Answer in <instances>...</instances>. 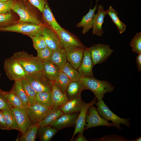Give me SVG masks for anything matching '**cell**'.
<instances>
[{"instance_id": "obj_2", "label": "cell", "mask_w": 141, "mask_h": 141, "mask_svg": "<svg viewBox=\"0 0 141 141\" xmlns=\"http://www.w3.org/2000/svg\"><path fill=\"white\" fill-rule=\"evenodd\" d=\"M80 81L86 90H89L93 93L97 101L102 99L105 93L111 92L114 88L109 82L106 80H99L94 77H82Z\"/></svg>"}, {"instance_id": "obj_24", "label": "cell", "mask_w": 141, "mask_h": 141, "mask_svg": "<svg viewBox=\"0 0 141 141\" xmlns=\"http://www.w3.org/2000/svg\"><path fill=\"white\" fill-rule=\"evenodd\" d=\"M86 90L80 81H71L66 91V95L69 100L81 95L82 91Z\"/></svg>"}, {"instance_id": "obj_3", "label": "cell", "mask_w": 141, "mask_h": 141, "mask_svg": "<svg viewBox=\"0 0 141 141\" xmlns=\"http://www.w3.org/2000/svg\"><path fill=\"white\" fill-rule=\"evenodd\" d=\"M12 56L29 74L42 71L44 62L37 56L24 51L15 52Z\"/></svg>"}, {"instance_id": "obj_52", "label": "cell", "mask_w": 141, "mask_h": 141, "mask_svg": "<svg viewBox=\"0 0 141 141\" xmlns=\"http://www.w3.org/2000/svg\"></svg>"}, {"instance_id": "obj_44", "label": "cell", "mask_w": 141, "mask_h": 141, "mask_svg": "<svg viewBox=\"0 0 141 141\" xmlns=\"http://www.w3.org/2000/svg\"><path fill=\"white\" fill-rule=\"evenodd\" d=\"M11 108L5 97L3 91L0 89V110L2 111L10 109Z\"/></svg>"}, {"instance_id": "obj_7", "label": "cell", "mask_w": 141, "mask_h": 141, "mask_svg": "<svg viewBox=\"0 0 141 141\" xmlns=\"http://www.w3.org/2000/svg\"><path fill=\"white\" fill-rule=\"evenodd\" d=\"M27 79L36 93L52 90L53 82L48 79L42 71L29 74Z\"/></svg>"}, {"instance_id": "obj_9", "label": "cell", "mask_w": 141, "mask_h": 141, "mask_svg": "<svg viewBox=\"0 0 141 141\" xmlns=\"http://www.w3.org/2000/svg\"><path fill=\"white\" fill-rule=\"evenodd\" d=\"M60 38V46L65 49L72 46L79 47L84 49L86 47L78 37L63 28L62 30L55 31Z\"/></svg>"}, {"instance_id": "obj_50", "label": "cell", "mask_w": 141, "mask_h": 141, "mask_svg": "<svg viewBox=\"0 0 141 141\" xmlns=\"http://www.w3.org/2000/svg\"><path fill=\"white\" fill-rule=\"evenodd\" d=\"M21 0L23 1H24L25 2H27L28 1V0Z\"/></svg>"}, {"instance_id": "obj_51", "label": "cell", "mask_w": 141, "mask_h": 141, "mask_svg": "<svg viewBox=\"0 0 141 141\" xmlns=\"http://www.w3.org/2000/svg\"><path fill=\"white\" fill-rule=\"evenodd\" d=\"M96 1L97 2H98V0H96Z\"/></svg>"}, {"instance_id": "obj_43", "label": "cell", "mask_w": 141, "mask_h": 141, "mask_svg": "<svg viewBox=\"0 0 141 141\" xmlns=\"http://www.w3.org/2000/svg\"><path fill=\"white\" fill-rule=\"evenodd\" d=\"M33 6L36 8L42 13L45 3L48 0H28Z\"/></svg>"}, {"instance_id": "obj_32", "label": "cell", "mask_w": 141, "mask_h": 141, "mask_svg": "<svg viewBox=\"0 0 141 141\" xmlns=\"http://www.w3.org/2000/svg\"><path fill=\"white\" fill-rule=\"evenodd\" d=\"M70 81L69 78L63 72L60 71L53 82V84L62 93L66 94L67 88Z\"/></svg>"}, {"instance_id": "obj_34", "label": "cell", "mask_w": 141, "mask_h": 141, "mask_svg": "<svg viewBox=\"0 0 141 141\" xmlns=\"http://www.w3.org/2000/svg\"><path fill=\"white\" fill-rule=\"evenodd\" d=\"M35 99L37 103L47 107H53L51 91L37 92Z\"/></svg>"}, {"instance_id": "obj_36", "label": "cell", "mask_w": 141, "mask_h": 141, "mask_svg": "<svg viewBox=\"0 0 141 141\" xmlns=\"http://www.w3.org/2000/svg\"><path fill=\"white\" fill-rule=\"evenodd\" d=\"M3 92L8 103L12 107L25 108L20 99L11 90L9 92L3 91Z\"/></svg>"}, {"instance_id": "obj_1", "label": "cell", "mask_w": 141, "mask_h": 141, "mask_svg": "<svg viewBox=\"0 0 141 141\" xmlns=\"http://www.w3.org/2000/svg\"><path fill=\"white\" fill-rule=\"evenodd\" d=\"M11 10L19 16L18 22H30L38 25L43 24L42 14H41L42 13L28 1L14 0Z\"/></svg>"}, {"instance_id": "obj_29", "label": "cell", "mask_w": 141, "mask_h": 141, "mask_svg": "<svg viewBox=\"0 0 141 141\" xmlns=\"http://www.w3.org/2000/svg\"><path fill=\"white\" fill-rule=\"evenodd\" d=\"M107 15H108L113 22L116 26L120 34H122L126 30V26L119 19L117 11L111 6L106 10Z\"/></svg>"}, {"instance_id": "obj_15", "label": "cell", "mask_w": 141, "mask_h": 141, "mask_svg": "<svg viewBox=\"0 0 141 141\" xmlns=\"http://www.w3.org/2000/svg\"><path fill=\"white\" fill-rule=\"evenodd\" d=\"M96 99L95 97L90 102L87 103H84L77 119L74 131L70 141L73 140L74 136L78 133L80 132L83 134L85 127L87 125L85 121L86 115L90 107L95 104Z\"/></svg>"}, {"instance_id": "obj_13", "label": "cell", "mask_w": 141, "mask_h": 141, "mask_svg": "<svg viewBox=\"0 0 141 141\" xmlns=\"http://www.w3.org/2000/svg\"><path fill=\"white\" fill-rule=\"evenodd\" d=\"M84 49L77 46H70L64 49L67 61L76 69H78L82 62Z\"/></svg>"}, {"instance_id": "obj_38", "label": "cell", "mask_w": 141, "mask_h": 141, "mask_svg": "<svg viewBox=\"0 0 141 141\" xmlns=\"http://www.w3.org/2000/svg\"><path fill=\"white\" fill-rule=\"evenodd\" d=\"M135 53H141V32L136 33L132 39L130 44Z\"/></svg>"}, {"instance_id": "obj_23", "label": "cell", "mask_w": 141, "mask_h": 141, "mask_svg": "<svg viewBox=\"0 0 141 141\" xmlns=\"http://www.w3.org/2000/svg\"><path fill=\"white\" fill-rule=\"evenodd\" d=\"M42 71L48 79L53 82L58 75L60 70L59 68L55 64L48 61L44 62Z\"/></svg>"}, {"instance_id": "obj_41", "label": "cell", "mask_w": 141, "mask_h": 141, "mask_svg": "<svg viewBox=\"0 0 141 141\" xmlns=\"http://www.w3.org/2000/svg\"><path fill=\"white\" fill-rule=\"evenodd\" d=\"M100 141H129L123 137L116 134L105 136L101 138H98Z\"/></svg>"}, {"instance_id": "obj_5", "label": "cell", "mask_w": 141, "mask_h": 141, "mask_svg": "<svg viewBox=\"0 0 141 141\" xmlns=\"http://www.w3.org/2000/svg\"><path fill=\"white\" fill-rule=\"evenodd\" d=\"M3 68L7 77L11 81H21L27 79L29 75L12 56L4 60Z\"/></svg>"}, {"instance_id": "obj_21", "label": "cell", "mask_w": 141, "mask_h": 141, "mask_svg": "<svg viewBox=\"0 0 141 141\" xmlns=\"http://www.w3.org/2000/svg\"><path fill=\"white\" fill-rule=\"evenodd\" d=\"M97 3L93 9H91L90 8L88 13L83 16L81 21L76 25L77 27H83L82 33L83 34L87 33L92 28L93 17L97 9Z\"/></svg>"}, {"instance_id": "obj_28", "label": "cell", "mask_w": 141, "mask_h": 141, "mask_svg": "<svg viewBox=\"0 0 141 141\" xmlns=\"http://www.w3.org/2000/svg\"><path fill=\"white\" fill-rule=\"evenodd\" d=\"M60 70L63 72L71 81H79L82 77L77 69H75L68 62L60 69Z\"/></svg>"}, {"instance_id": "obj_18", "label": "cell", "mask_w": 141, "mask_h": 141, "mask_svg": "<svg viewBox=\"0 0 141 141\" xmlns=\"http://www.w3.org/2000/svg\"><path fill=\"white\" fill-rule=\"evenodd\" d=\"M42 14V22L45 26L55 31L63 29L55 18L48 2L45 4Z\"/></svg>"}, {"instance_id": "obj_10", "label": "cell", "mask_w": 141, "mask_h": 141, "mask_svg": "<svg viewBox=\"0 0 141 141\" xmlns=\"http://www.w3.org/2000/svg\"><path fill=\"white\" fill-rule=\"evenodd\" d=\"M88 110L89 113L86 114L85 119L86 122L87 124L84 130L98 126L114 127L111 123L109 122L100 116L97 108L93 105L90 106Z\"/></svg>"}, {"instance_id": "obj_16", "label": "cell", "mask_w": 141, "mask_h": 141, "mask_svg": "<svg viewBox=\"0 0 141 141\" xmlns=\"http://www.w3.org/2000/svg\"><path fill=\"white\" fill-rule=\"evenodd\" d=\"M107 15L105 10L101 5L98 6L97 13L95 14L93 19L92 27V34L99 37L102 36L104 31L103 30L102 26L104 18Z\"/></svg>"}, {"instance_id": "obj_22", "label": "cell", "mask_w": 141, "mask_h": 141, "mask_svg": "<svg viewBox=\"0 0 141 141\" xmlns=\"http://www.w3.org/2000/svg\"><path fill=\"white\" fill-rule=\"evenodd\" d=\"M63 114L61 107H52L46 116L38 125L40 127L50 125Z\"/></svg>"}, {"instance_id": "obj_46", "label": "cell", "mask_w": 141, "mask_h": 141, "mask_svg": "<svg viewBox=\"0 0 141 141\" xmlns=\"http://www.w3.org/2000/svg\"><path fill=\"white\" fill-rule=\"evenodd\" d=\"M136 58V62L138 71H141V53L138 54Z\"/></svg>"}, {"instance_id": "obj_30", "label": "cell", "mask_w": 141, "mask_h": 141, "mask_svg": "<svg viewBox=\"0 0 141 141\" xmlns=\"http://www.w3.org/2000/svg\"><path fill=\"white\" fill-rule=\"evenodd\" d=\"M23 89L27 97L30 105L37 103L35 97L36 92L28 81L27 79H24L21 81Z\"/></svg>"}, {"instance_id": "obj_45", "label": "cell", "mask_w": 141, "mask_h": 141, "mask_svg": "<svg viewBox=\"0 0 141 141\" xmlns=\"http://www.w3.org/2000/svg\"><path fill=\"white\" fill-rule=\"evenodd\" d=\"M0 129L8 130L5 120L2 111L0 110Z\"/></svg>"}, {"instance_id": "obj_4", "label": "cell", "mask_w": 141, "mask_h": 141, "mask_svg": "<svg viewBox=\"0 0 141 141\" xmlns=\"http://www.w3.org/2000/svg\"><path fill=\"white\" fill-rule=\"evenodd\" d=\"M43 24L37 25L28 22H19L4 27H0V31L11 32L21 33L31 38L34 36H42Z\"/></svg>"}, {"instance_id": "obj_48", "label": "cell", "mask_w": 141, "mask_h": 141, "mask_svg": "<svg viewBox=\"0 0 141 141\" xmlns=\"http://www.w3.org/2000/svg\"><path fill=\"white\" fill-rule=\"evenodd\" d=\"M141 137H139L137 138H136L135 139H132L131 140H130L129 141H141Z\"/></svg>"}, {"instance_id": "obj_19", "label": "cell", "mask_w": 141, "mask_h": 141, "mask_svg": "<svg viewBox=\"0 0 141 141\" xmlns=\"http://www.w3.org/2000/svg\"><path fill=\"white\" fill-rule=\"evenodd\" d=\"M42 36L44 38L48 47L52 50L60 46V38L55 31L45 26Z\"/></svg>"}, {"instance_id": "obj_49", "label": "cell", "mask_w": 141, "mask_h": 141, "mask_svg": "<svg viewBox=\"0 0 141 141\" xmlns=\"http://www.w3.org/2000/svg\"><path fill=\"white\" fill-rule=\"evenodd\" d=\"M8 0H0V1L4 2L7 1Z\"/></svg>"}, {"instance_id": "obj_8", "label": "cell", "mask_w": 141, "mask_h": 141, "mask_svg": "<svg viewBox=\"0 0 141 141\" xmlns=\"http://www.w3.org/2000/svg\"><path fill=\"white\" fill-rule=\"evenodd\" d=\"M90 48V52L93 65L105 62L113 52L109 46L106 44L97 43Z\"/></svg>"}, {"instance_id": "obj_42", "label": "cell", "mask_w": 141, "mask_h": 141, "mask_svg": "<svg viewBox=\"0 0 141 141\" xmlns=\"http://www.w3.org/2000/svg\"><path fill=\"white\" fill-rule=\"evenodd\" d=\"M14 0H8L5 2L0 1V14L6 13L11 10Z\"/></svg>"}, {"instance_id": "obj_14", "label": "cell", "mask_w": 141, "mask_h": 141, "mask_svg": "<svg viewBox=\"0 0 141 141\" xmlns=\"http://www.w3.org/2000/svg\"><path fill=\"white\" fill-rule=\"evenodd\" d=\"M94 66L90 55V48L87 47L84 49L83 58L78 71L82 77H94L92 72Z\"/></svg>"}, {"instance_id": "obj_20", "label": "cell", "mask_w": 141, "mask_h": 141, "mask_svg": "<svg viewBox=\"0 0 141 141\" xmlns=\"http://www.w3.org/2000/svg\"><path fill=\"white\" fill-rule=\"evenodd\" d=\"M82 99L81 95L69 100L61 107L64 114H72L80 112L84 103Z\"/></svg>"}, {"instance_id": "obj_47", "label": "cell", "mask_w": 141, "mask_h": 141, "mask_svg": "<svg viewBox=\"0 0 141 141\" xmlns=\"http://www.w3.org/2000/svg\"><path fill=\"white\" fill-rule=\"evenodd\" d=\"M78 135L75 139V141H87L88 140L83 136V134L80 132L78 133Z\"/></svg>"}, {"instance_id": "obj_12", "label": "cell", "mask_w": 141, "mask_h": 141, "mask_svg": "<svg viewBox=\"0 0 141 141\" xmlns=\"http://www.w3.org/2000/svg\"><path fill=\"white\" fill-rule=\"evenodd\" d=\"M11 109L14 114L18 130L22 134L25 133L32 125L26 109L22 107H12Z\"/></svg>"}, {"instance_id": "obj_11", "label": "cell", "mask_w": 141, "mask_h": 141, "mask_svg": "<svg viewBox=\"0 0 141 141\" xmlns=\"http://www.w3.org/2000/svg\"><path fill=\"white\" fill-rule=\"evenodd\" d=\"M52 107L45 106L37 103L29 105L26 110L32 125H38L46 116Z\"/></svg>"}, {"instance_id": "obj_40", "label": "cell", "mask_w": 141, "mask_h": 141, "mask_svg": "<svg viewBox=\"0 0 141 141\" xmlns=\"http://www.w3.org/2000/svg\"><path fill=\"white\" fill-rule=\"evenodd\" d=\"M31 39L33 47L36 50L48 47L44 38L42 36H34Z\"/></svg>"}, {"instance_id": "obj_35", "label": "cell", "mask_w": 141, "mask_h": 141, "mask_svg": "<svg viewBox=\"0 0 141 141\" xmlns=\"http://www.w3.org/2000/svg\"><path fill=\"white\" fill-rule=\"evenodd\" d=\"M2 111L5 120L8 130H18L16 119L11 109L2 110Z\"/></svg>"}, {"instance_id": "obj_25", "label": "cell", "mask_w": 141, "mask_h": 141, "mask_svg": "<svg viewBox=\"0 0 141 141\" xmlns=\"http://www.w3.org/2000/svg\"><path fill=\"white\" fill-rule=\"evenodd\" d=\"M49 61L55 64L60 69L67 62L65 50L59 46L53 50Z\"/></svg>"}, {"instance_id": "obj_6", "label": "cell", "mask_w": 141, "mask_h": 141, "mask_svg": "<svg viewBox=\"0 0 141 141\" xmlns=\"http://www.w3.org/2000/svg\"><path fill=\"white\" fill-rule=\"evenodd\" d=\"M100 116L103 119L108 121H111L114 127L119 130H121L120 124L124 125L129 128L131 127L129 118H123L119 117L112 112L106 105L103 99L97 101L95 104Z\"/></svg>"}, {"instance_id": "obj_27", "label": "cell", "mask_w": 141, "mask_h": 141, "mask_svg": "<svg viewBox=\"0 0 141 141\" xmlns=\"http://www.w3.org/2000/svg\"><path fill=\"white\" fill-rule=\"evenodd\" d=\"M57 132V129L49 125L42 127H39L37 133L40 140L49 141Z\"/></svg>"}, {"instance_id": "obj_39", "label": "cell", "mask_w": 141, "mask_h": 141, "mask_svg": "<svg viewBox=\"0 0 141 141\" xmlns=\"http://www.w3.org/2000/svg\"><path fill=\"white\" fill-rule=\"evenodd\" d=\"M53 51L48 47L37 50V57L44 62L49 61Z\"/></svg>"}, {"instance_id": "obj_26", "label": "cell", "mask_w": 141, "mask_h": 141, "mask_svg": "<svg viewBox=\"0 0 141 141\" xmlns=\"http://www.w3.org/2000/svg\"><path fill=\"white\" fill-rule=\"evenodd\" d=\"M51 92L53 107H61L69 100L66 95L62 93L54 84Z\"/></svg>"}, {"instance_id": "obj_17", "label": "cell", "mask_w": 141, "mask_h": 141, "mask_svg": "<svg viewBox=\"0 0 141 141\" xmlns=\"http://www.w3.org/2000/svg\"><path fill=\"white\" fill-rule=\"evenodd\" d=\"M76 113L64 114L61 116L56 121L50 125L57 130H60L75 125L78 116Z\"/></svg>"}, {"instance_id": "obj_31", "label": "cell", "mask_w": 141, "mask_h": 141, "mask_svg": "<svg viewBox=\"0 0 141 141\" xmlns=\"http://www.w3.org/2000/svg\"><path fill=\"white\" fill-rule=\"evenodd\" d=\"M14 12L11 10L6 13L0 14V27L8 26L18 22L19 19Z\"/></svg>"}, {"instance_id": "obj_33", "label": "cell", "mask_w": 141, "mask_h": 141, "mask_svg": "<svg viewBox=\"0 0 141 141\" xmlns=\"http://www.w3.org/2000/svg\"><path fill=\"white\" fill-rule=\"evenodd\" d=\"M11 90L20 99L25 108L30 105L27 97L23 89L21 81H15Z\"/></svg>"}, {"instance_id": "obj_37", "label": "cell", "mask_w": 141, "mask_h": 141, "mask_svg": "<svg viewBox=\"0 0 141 141\" xmlns=\"http://www.w3.org/2000/svg\"><path fill=\"white\" fill-rule=\"evenodd\" d=\"M39 127L38 125H32L25 133L19 138V141H34L36 138Z\"/></svg>"}]
</instances>
